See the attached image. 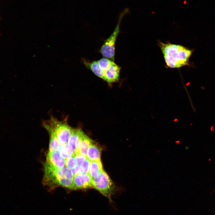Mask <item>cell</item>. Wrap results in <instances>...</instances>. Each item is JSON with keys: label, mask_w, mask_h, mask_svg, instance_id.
<instances>
[{"label": "cell", "mask_w": 215, "mask_h": 215, "mask_svg": "<svg viewBox=\"0 0 215 215\" xmlns=\"http://www.w3.org/2000/svg\"><path fill=\"white\" fill-rule=\"evenodd\" d=\"M92 143L93 141L91 139L83 132L80 138L76 153H80L86 156L88 149Z\"/></svg>", "instance_id": "cell-10"}, {"label": "cell", "mask_w": 215, "mask_h": 215, "mask_svg": "<svg viewBox=\"0 0 215 215\" xmlns=\"http://www.w3.org/2000/svg\"><path fill=\"white\" fill-rule=\"evenodd\" d=\"M73 177L71 170L66 166L62 168H53L51 177L53 186L60 185L73 190Z\"/></svg>", "instance_id": "cell-4"}, {"label": "cell", "mask_w": 215, "mask_h": 215, "mask_svg": "<svg viewBox=\"0 0 215 215\" xmlns=\"http://www.w3.org/2000/svg\"><path fill=\"white\" fill-rule=\"evenodd\" d=\"M103 170L100 160L91 161L89 174L92 179L98 176Z\"/></svg>", "instance_id": "cell-13"}, {"label": "cell", "mask_w": 215, "mask_h": 215, "mask_svg": "<svg viewBox=\"0 0 215 215\" xmlns=\"http://www.w3.org/2000/svg\"><path fill=\"white\" fill-rule=\"evenodd\" d=\"M166 65L171 68H178L188 64L192 51L181 45L159 43Z\"/></svg>", "instance_id": "cell-1"}, {"label": "cell", "mask_w": 215, "mask_h": 215, "mask_svg": "<svg viewBox=\"0 0 215 215\" xmlns=\"http://www.w3.org/2000/svg\"><path fill=\"white\" fill-rule=\"evenodd\" d=\"M93 188L92 179L89 173H79L74 176L73 190Z\"/></svg>", "instance_id": "cell-6"}, {"label": "cell", "mask_w": 215, "mask_h": 215, "mask_svg": "<svg viewBox=\"0 0 215 215\" xmlns=\"http://www.w3.org/2000/svg\"><path fill=\"white\" fill-rule=\"evenodd\" d=\"M100 148L92 143L87 150L86 157L90 161L100 160Z\"/></svg>", "instance_id": "cell-12"}, {"label": "cell", "mask_w": 215, "mask_h": 215, "mask_svg": "<svg viewBox=\"0 0 215 215\" xmlns=\"http://www.w3.org/2000/svg\"><path fill=\"white\" fill-rule=\"evenodd\" d=\"M77 165L76 161L74 155L65 159V166L72 169Z\"/></svg>", "instance_id": "cell-17"}, {"label": "cell", "mask_w": 215, "mask_h": 215, "mask_svg": "<svg viewBox=\"0 0 215 215\" xmlns=\"http://www.w3.org/2000/svg\"><path fill=\"white\" fill-rule=\"evenodd\" d=\"M73 155L75 157L78 165H81L87 158L86 156L79 153H76Z\"/></svg>", "instance_id": "cell-18"}, {"label": "cell", "mask_w": 215, "mask_h": 215, "mask_svg": "<svg viewBox=\"0 0 215 215\" xmlns=\"http://www.w3.org/2000/svg\"><path fill=\"white\" fill-rule=\"evenodd\" d=\"M81 61L87 69L90 70L97 76L104 79V73L100 68L97 60L90 61L86 59L82 58Z\"/></svg>", "instance_id": "cell-9"}, {"label": "cell", "mask_w": 215, "mask_h": 215, "mask_svg": "<svg viewBox=\"0 0 215 215\" xmlns=\"http://www.w3.org/2000/svg\"><path fill=\"white\" fill-rule=\"evenodd\" d=\"M91 161L87 158L85 161L80 165V173H89Z\"/></svg>", "instance_id": "cell-16"}, {"label": "cell", "mask_w": 215, "mask_h": 215, "mask_svg": "<svg viewBox=\"0 0 215 215\" xmlns=\"http://www.w3.org/2000/svg\"><path fill=\"white\" fill-rule=\"evenodd\" d=\"M129 10L126 8L120 15L115 29L110 35L105 39L99 50V52L103 57L114 61L115 52V44L117 37L120 31V25L123 17L129 12Z\"/></svg>", "instance_id": "cell-2"}, {"label": "cell", "mask_w": 215, "mask_h": 215, "mask_svg": "<svg viewBox=\"0 0 215 215\" xmlns=\"http://www.w3.org/2000/svg\"><path fill=\"white\" fill-rule=\"evenodd\" d=\"M58 151L59 152L61 155L65 159L73 155L74 154L72 147L68 143L61 145Z\"/></svg>", "instance_id": "cell-14"}, {"label": "cell", "mask_w": 215, "mask_h": 215, "mask_svg": "<svg viewBox=\"0 0 215 215\" xmlns=\"http://www.w3.org/2000/svg\"><path fill=\"white\" fill-rule=\"evenodd\" d=\"M43 124L48 126L52 130L61 145L68 143L73 129L67 124L59 121L51 116L49 120L43 122Z\"/></svg>", "instance_id": "cell-3"}, {"label": "cell", "mask_w": 215, "mask_h": 215, "mask_svg": "<svg viewBox=\"0 0 215 215\" xmlns=\"http://www.w3.org/2000/svg\"><path fill=\"white\" fill-rule=\"evenodd\" d=\"M46 162L59 168H62L65 165V159L61 155L58 150L48 151Z\"/></svg>", "instance_id": "cell-8"}, {"label": "cell", "mask_w": 215, "mask_h": 215, "mask_svg": "<svg viewBox=\"0 0 215 215\" xmlns=\"http://www.w3.org/2000/svg\"><path fill=\"white\" fill-rule=\"evenodd\" d=\"M80 166L79 165H76L71 169V171L73 176L80 173Z\"/></svg>", "instance_id": "cell-19"}, {"label": "cell", "mask_w": 215, "mask_h": 215, "mask_svg": "<svg viewBox=\"0 0 215 215\" xmlns=\"http://www.w3.org/2000/svg\"><path fill=\"white\" fill-rule=\"evenodd\" d=\"M97 61L100 68L104 73L114 62L104 57L100 59Z\"/></svg>", "instance_id": "cell-15"}, {"label": "cell", "mask_w": 215, "mask_h": 215, "mask_svg": "<svg viewBox=\"0 0 215 215\" xmlns=\"http://www.w3.org/2000/svg\"><path fill=\"white\" fill-rule=\"evenodd\" d=\"M121 68V67L114 62L104 72L103 80L108 83L118 81Z\"/></svg>", "instance_id": "cell-7"}, {"label": "cell", "mask_w": 215, "mask_h": 215, "mask_svg": "<svg viewBox=\"0 0 215 215\" xmlns=\"http://www.w3.org/2000/svg\"><path fill=\"white\" fill-rule=\"evenodd\" d=\"M93 188L112 201L111 196L115 190V186L109 176L104 170L97 177L92 179Z\"/></svg>", "instance_id": "cell-5"}, {"label": "cell", "mask_w": 215, "mask_h": 215, "mask_svg": "<svg viewBox=\"0 0 215 215\" xmlns=\"http://www.w3.org/2000/svg\"><path fill=\"white\" fill-rule=\"evenodd\" d=\"M83 132L79 129H73L69 138L68 144L73 148V155L77 151L78 145Z\"/></svg>", "instance_id": "cell-11"}]
</instances>
